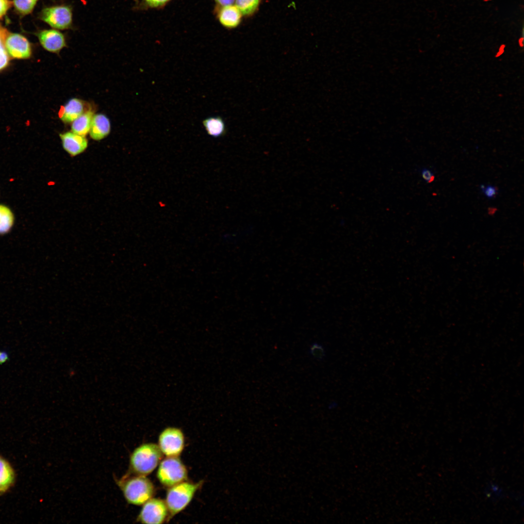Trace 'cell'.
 Masks as SVG:
<instances>
[{
  "instance_id": "cell-1",
  "label": "cell",
  "mask_w": 524,
  "mask_h": 524,
  "mask_svg": "<svg viewBox=\"0 0 524 524\" xmlns=\"http://www.w3.org/2000/svg\"><path fill=\"white\" fill-rule=\"evenodd\" d=\"M115 481L125 500L129 504L141 505L151 498L154 494L153 484L146 476H131L128 473Z\"/></svg>"
},
{
  "instance_id": "cell-2",
  "label": "cell",
  "mask_w": 524,
  "mask_h": 524,
  "mask_svg": "<svg viewBox=\"0 0 524 524\" xmlns=\"http://www.w3.org/2000/svg\"><path fill=\"white\" fill-rule=\"evenodd\" d=\"M162 457L163 453L158 445L143 443L136 447L130 455V473L146 476L154 470Z\"/></svg>"
},
{
  "instance_id": "cell-3",
  "label": "cell",
  "mask_w": 524,
  "mask_h": 524,
  "mask_svg": "<svg viewBox=\"0 0 524 524\" xmlns=\"http://www.w3.org/2000/svg\"><path fill=\"white\" fill-rule=\"evenodd\" d=\"M201 482H181L169 487L165 503L170 516H173L183 510L191 501Z\"/></svg>"
},
{
  "instance_id": "cell-4",
  "label": "cell",
  "mask_w": 524,
  "mask_h": 524,
  "mask_svg": "<svg viewBox=\"0 0 524 524\" xmlns=\"http://www.w3.org/2000/svg\"><path fill=\"white\" fill-rule=\"evenodd\" d=\"M157 476L163 485L170 487L184 481L187 471L178 457H167L160 463Z\"/></svg>"
},
{
  "instance_id": "cell-5",
  "label": "cell",
  "mask_w": 524,
  "mask_h": 524,
  "mask_svg": "<svg viewBox=\"0 0 524 524\" xmlns=\"http://www.w3.org/2000/svg\"><path fill=\"white\" fill-rule=\"evenodd\" d=\"M40 19L56 30H67L73 27L72 8L62 4L46 7L39 14Z\"/></svg>"
},
{
  "instance_id": "cell-6",
  "label": "cell",
  "mask_w": 524,
  "mask_h": 524,
  "mask_svg": "<svg viewBox=\"0 0 524 524\" xmlns=\"http://www.w3.org/2000/svg\"><path fill=\"white\" fill-rule=\"evenodd\" d=\"M158 446L162 453L166 457H178L182 452L184 446L182 432L176 427L166 428L159 435Z\"/></svg>"
},
{
  "instance_id": "cell-7",
  "label": "cell",
  "mask_w": 524,
  "mask_h": 524,
  "mask_svg": "<svg viewBox=\"0 0 524 524\" xmlns=\"http://www.w3.org/2000/svg\"><path fill=\"white\" fill-rule=\"evenodd\" d=\"M167 512L165 502L151 498L144 504L137 520L143 524H162L166 519Z\"/></svg>"
},
{
  "instance_id": "cell-8",
  "label": "cell",
  "mask_w": 524,
  "mask_h": 524,
  "mask_svg": "<svg viewBox=\"0 0 524 524\" xmlns=\"http://www.w3.org/2000/svg\"><path fill=\"white\" fill-rule=\"evenodd\" d=\"M5 46L9 56L14 58L27 59L31 55V48L28 40L17 33H9Z\"/></svg>"
},
{
  "instance_id": "cell-9",
  "label": "cell",
  "mask_w": 524,
  "mask_h": 524,
  "mask_svg": "<svg viewBox=\"0 0 524 524\" xmlns=\"http://www.w3.org/2000/svg\"><path fill=\"white\" fill-rule=\"evenodd\" d=\"M42 46L47 50L58 54L67 47L65 35L56 29L44 30L37 34Z\"/></svg>"
},
{
  "instance_id": "cell-10",
  "label": "cell",
  "mask_w": 524,
  "mask_h": 524,
  "mask_svg": "<svg viewBox=\"0 0 524 524\" xmlns=\"http://www.w3.org/2000/svg\"><path fill=\"white\" fill-rule=\"evenodd\" d=\"M214 12L220 23L225 28L231 29L237 27L244 17L239 9L234 4L216 6Z\"/></svg>"
},
{
  "instance_id": "cell-11",
  "label": "cell",
  "mask_w": 524,
  "mask_h": 524,
  "mask_svg": "<svg viewBox=\"0 0 524 524\" xmlns=\"http://www.w3.org/2000/svg\"><path fill=\"white\" fill-rule=\"evenodd\" d=\"M59 136L63 148L71 156L82 153L88 147V140L85 136L71 131L60 133Z\"/></svg>"
},
{
  "instance_id": "cell-12",
  "label": "cell",
  "mask_w": 524,
  "mask_h": 524,
  "mask_svg": "<svg viewBox=\"0 0 524 524\" xmlns=\"http://www.w3.org/2000/svg\"><path fill=\"white\" fill-rule=\"evenodd\" d=\"M88 110L85 109L84 101L79 98H72L61 107L58 115L64 123L69 124Z\"/></svg>"
},
{
  "instance_id": "cell-13",
  "label": "cell",
  "mask_w": 524,
  "mask_h": 524,
  "mask_svg": "<svg viewBox=\"0 0 524 524\" xmlns=\"http://www.w3.org/2000/svg\"><path fill=\"white\" fill-rule=\"evenodd\" d=\"M110 131L109 118L102 114H94L89 132L91 138L96 141L102 140L109 135Z\"/></svg>"
},
{
  "instance_id": "cell-14",
  "label": "cell",
  "mask_w": 524,
  "mask_h": 524,
  "mask_svg": "<svg viewBox=\"0 0 524 524\" xmlns=\"http://www.w3.org/2000/svg\"><path fill=\"white\" fill-rule=\"evenodd\" d=\"M94 115V112L90 109L85 111L71 123V131L85 136L89 132Z\"/></svg>"
},
{
  "instance_id": "cell-15",
  "label": "cell",
  "mask_w": 524,
  "mask_h": 524,
  "mask_svg": "<svg viewBox=\"0 0 524 524\" xmlns=\"http://www.w3.org/2000/svg\"><path fill=\"white\" fill-rule=\"evenodd\" d=\"M15 473L8 462L0 457V492L7 491L15 481Z\"/></svg>"
},
{
  "instance_id": "cell-16",
  "label": "cell",
  "mask_w": 524,
  "mask_h": 524,
  "mask_svg": "<svg viewBox=\"0 0 524 524\" xmlns=\"http://www.w3.org/2000/svg\"><path fill=\"white\" fill-rule=\"evenodd\" d=\"M202 124L208 134L213 137L223 136L226 132L225 123L220 116L208 117L203 120Z\"/></svg>"
},
{
  "instance_id": "cell-17",
  "label": "cell",
  "mask_w": 524,
  "mask_h": 524,
  "mask_svg": "<svg viewBox=\"0 0 524 524\" xmlns=\"http://www.w3.org/2000/svg\"><path fill=\"white\" fill-rule=\"evenodd\" d=\"M15 215L7 206L0 204V235L9 233L15 223Z\"/></svg>"
},
{
  "instance_id": "cell-18",
  "label": "cell",
  "mask_w": 524,
  "mask_h": 524,
  "mask_svg": "<svg viewBox=\"0 0 524 524\" xmlns=\"http://www.w3.org/2000/svg\"><path fill=\"white\" fill-rule=\"evenodd\" d=\"M263 0H236L234 4L239 9L244 17H250L258 11Z\"/></svg>"
},
{
  "instance_id": "cell-19",
  "label": "cell",
  "mask_w": 524,
  "mask_h": 524,
  "mask_svg": "<svg viewBox=\"0 0 524 524\" xmlns=\"http://www.w3.org/2000/svg\"><path fill=\"white\" fill-rule=\"evenodd\" d=\"M9 33L8 31L0 24V70L7 66L10 60L5 46V40Z\"/></svg>"
},
{
  "instance_id": "cell-20",
  "label": "cell",
  "mask_w": 524,
  "mask_h": 524,
  "mask_svg": "<svg viewBox=\"0 0 524 524\" xmlns=\"http://www.w3.org/2000/svg\"><path fill=\"white\" fill-rule=\"evenodd\" d=\"M38 0H13L14 6L17 12L27 15L33 11Z\"/></svg>"
},
{
  "instance_id": "cell-21",
  "label": "cell",
  "mask_w": 524,
  "mask_h": 524,
  "mask_svg": "<svg viewBox=\"0 0 524 524\" xmlns=\"http://www.w3.org/2000/svg\"><path fill=\"white\" fill-rule=\"evenodd\" d=\"M309 353L311 358L318 361L323 360L326 355L324 346L323 344L317 342L311 344L309 347Z\"/></svg>"
},
{
  "instance_id": "cell-22",
  "label": "cell",
  "mask_w": 524,
  "mask_h": 524,
  "mask_svg": "<svg viewBox=\"0 0 524 524\" xmlns=\"http://www.w3.org/2000/svg\"><path fill=\"white\" fill-rule=\"evenodd\" d=\"M171 0H142L140 7L144 9H159L164 7Z\"/></svg>"
},
{
  "instance_id": "cell-23",
  "label": "cell",
  "mask_w": 524,
  "mask_h": 524,
  "mask_svg": "<svg viewBox=\"0 0 524 524\" xmlns=\"http://www.w3.org/2000/svg\"><path fill=\"white\" fill-rule=\"evenodd\" d=\"M480 189L484 196L489 199H492L496 196L498 193V188L492 185H484L481 184Z\"/></svg>"
},
{
  "instance_id": "cell-24",
  "label": "cell",
  "mask_w": 524,
  "mask_h": 524,
  "mask_svg": "<svg viewBox=\"0 0 524 524\" xmlns=\"http://www.w3.org/2000/svg\"><path fill=\"white\" fill-rule=\"evenodd\" d=\"M421 176L424 180L430 183L434 181L435 176L432 171L427 168H423L421 170Z\"/></svg>"
},
{
  "instance_id": "cell-25",
  "label": "cell",
  "mask_w": 524,
  "mask_h": 524,
  "mask_svg": "<svg viewBox=\"0 0 524 524\" xmlns=\"http://www.w3.org/2000/svg\"><path fill=\"white\" fill-rule=\"evenodd\" d=\"M11 5L9 0H0V18L3 16Z\"/></svg>"
},
{
  "instance_id": "cell-26",
  "label": "cell",
  "mask_w": 524,
  "mask_h": 524,
  "mask_svg": "<svg viewBox=\"0 0 524 524\" xmlns=\"http://www.w3.org/2000/svg\"><path fill=\"white\" fill-rule=\"evenodd\" d=\"M10 360L9 352L5 350H0V365H2Z\"/></svg>"
},
{
  "instance_id": "cell-27",
  "label": "cell",
  "mask_w": 524,
  "mask_h": 524,
  "mask_svg": "<svg viewBox=\"0 0 524 524\" xmlns=\"http://www.w3.org/2000/svg\"><path fill=\"white\" fill-rule=\"evenodd\" d=\"M236 0H214L216 6H225L232 5L235 3Z\"/></svg>"
},
{
  "instance_id": "cell-28",
  "label": "cell",
  "mask_w": 524,
  "mask_h": 524,
  "mask_svg": "<svg viewBox=\"0 0 524 524\" xmlns=\"http://www.w3.org/2000/svg\"><path fill=\"white\" fill-rule=\"evenodd\" d=\"M497 210V209L495 207H490L488 208L487 212L489 215L493 216L495 214Z\"/></svg>"
},
{
  "instance_id": "cell-29",
  "label": "cell",
  "mask_w": 524,
  "mask_h": 524,
  "mask_svg": "<svg viewBox=\"0 0 524 524\" xmlns=\"http://www.w3.org/2000/svg\"><path fill=\"white\" fill-rule=\"evenodd\" d=\"M337 403L333 401L332 402H331L330 404H329L328 408L329 409H334L337 406Z\"/></svg>"
}]
</instances>
